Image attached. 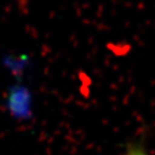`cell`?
<instances>
[{
    "label": "cell",
    "mask_w": 155,
    "mask_h": 155,
    "mask_svg": "<svg viewBox=\"0 0 155 155\" xmlns=\"http://www.w3.org/2000/svg\"><path fill=\"white\" fill-rule=\"evenodd\" d=\"M124 155H151V154L147 152L143 148H141V147L135 145V147L129 148Z\"/></svg>",
    "instance_id": "1"
}]
</instances>
